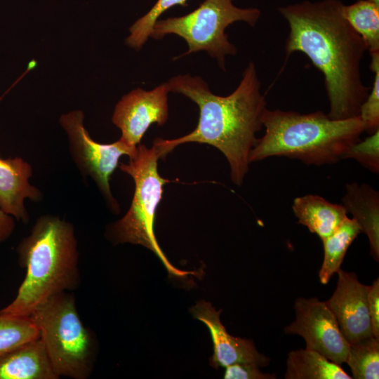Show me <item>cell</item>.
Returning <instances> with one entry per match:
<instances>
[{"instance_id":"cell-23","label":"cell","mask_w":379,"mask_h":379,"mask_svg":"<svg viewBox=\"0 0 379 379\" xmlns=\"http://www.w3.org/2000/svg\"><path fill=\"white\" fill-rule=\"evenodd\" d=\"M370 54V69L374 73L373 83L360 107L359 117L365 131L371 134L379 129V52Z\"/></svg>"},{"instance_id":"cell-26","label":"cell","mask_w":379,"mask_h":379,"mask_svg":"<svg viewBox=\"0 0 379 379\" xmlns=\"http://www.w3.org/2000/svg\"><path fill=\"white\" fill-rule=\"evenodd\" d=\"M368 307L373 335L379 339V279L370 286L368 295Z\"/></svg>"},{"instance_id":"cell-9","label":"cell","mask_w":379,"mask_h":379,"mask_svg":"<svg viewBox=\"0 0 379 379\" xmlns=\"http://www.w3.org/2000/svg\"><path fill=\"white\" fill-rule=\"evenodd\" d=\"M295 320L284 328L286 334L300 335L306 348L315 350L341 366L345 363L350 344L326 302L317 298H298L294 304Z\"/></svg>"},{"instance_id":"cell-17","label":"cell","mask_w":379,"mask_h":379,"mask_svg":"<svg viewBox=\"0 0 379 379\" xmlns=\"http://www.w3.org/2000/svg\"><path fill=\"white\" fill-rule=\"evenodd\" d=\"M286 379H352L341 366L318 352L305 348L291 351L286 359Z\"/></svg>"},{"instance_id":"cell-25","label":"cell","mask_w":379,"mask_h":379,"mask_svg":"<svg viewBox=\"0 0 379 379\" xmlns=\"http://www.w3.org/2000/svg\"><path fill=\"white\" fill-rule=\"evenodd\" d=\"M274 373H264L252 364H234L225 367V379H275Z\"/></svg>"},{"instance_id":"cell-21","label":"cell","mask_w":379,"mask_h":379,"mask_svg":"<svg viewBox=\"0 0 379 379\" xmlns=\"http://www.w3.org/2000/svg\"><path fill=\"white\" fill-rule=\"evenodd\" d=\"M39 337V331L29 317L0 313V357Z\"/></svg>"},{"instance_id":"cell-4","label":"cell","mask_w":379,"mask_h":379,"mask_svg":"<svg viewBox=\"0 0 379 379\" xmlns=\"http://www.w3.org/2000/svg\"><path fill=\"white\" fill-rule=\"evenodd\" d=\"M262 125L265 133L251 150L249 163L274 156L315 166L336 163L365 131L359 116L333 119L320 111L300 114L267 109Z\"/></svg>"},{"instance_id":"cell-19","label":"cell","mask_w":379,"mask_h":379,"mask_svg":"<svg viewBox=\"0 0 379 379\" xmlns=\"http://www.w3.org/2000/svg\"><path fill=\"white\" fill-rule=\"evenodd\" d=\"M343 13L365 41L370 53L379 52V6L370 0L343 5Z\"/></svg>"},{"instance_id":"cell-24","label":"cell","mask_w":379,"mask_h":379,"mask_svg":"<svg viewBox=\"0 0 379 379\" xmlns=\"http://www.w3.org/2000/svg\"><path fill=\"white\" fill-rule=\"evenodd\" d=\"M354 159L375 173L379 171V129L364 140H358L345 152L343 159Z\"/></svg>"},{"instance_id":"cell-10","label":"cell","mask_w":379,"mask_h":379,"mask_svg":"<svg viewBox=\"0 0 379 379\" xmlns=\"http://www.w3.org/2000/svg\"><path fill=\"white\" fill-rule=\"evenodd\" d=\"M169 92L165 82L152 91L135 88L121 98L116 105L112 119L121 130L124 141L137 147L152 124L162 126L166 123Z\"/></svg>"},{"instance_id":"cell-27","label":"cell","mask_w":379,"mask_h":379,"mask_svg":"<svg viewBox=\"0 0 379 379\" xmlns=\"http://www.w3.org/2000/svg\"><path fill=\"white\" fill-rule=\"evenodd\" d=\"M15 229V222L12 215L4 212L0 205V242L8 239Z\"/></svg>"},{"instance_id":"cell-14","label":"cell","mask_w":379,"mask_h":379,"mask_svg":"<svg viewBox=\"0 0 379 379\" xmlns=\"http://www.w3.org/2000/svg\"><path fill=\"white\" fill-rule=\"evenodd\" d=\"M40 338L0 357V379H58Z\"/></svg>"},{"instance_id":"cell-13","label":"cell","mask_w":379,"mask_h":379,"mask_svg":"<svg viewBox=\"0 0 379 379\" xmlns=\"http://www.w3.org/2000/svg\"><path fill=\"white\" fill-rule=\"evenodd\" d=\"M32 166L20 157L0 158V205L2 210L18 220L27 223L29 220L24 200L34 201L41 199V192L29 184Z\"/></svg>"},{"instance_id":"cell-5","label":"cell","mask_w":379,"mask_h":379,"mask_svg":"<svg viewBox=\"0 0 379 379\" xmlns=\"http://www.w3.org/2000/svg\"><path fill=\"white\" fill-rule=\"evenodd\" d=\"M29 317L39 331L59 378H88L93 370L95 343L79 317L73 295L55 294L38 305Z\"/></svg>"},{"instance_id":"cell-7","label":"cell","mask_w":379,"mask_h":379,"mask_svg":"<svg viewBox=\"0 0 379 379\" xmlns=\"http://www.w3.org/2000/svg\"><path fill=\"white\" fill-rule=\"evenodd\" d=\"M261 15L257 8H239L233 0H205L197 9L180 17L158 20L150 36L159 39L174 34L183 38L188 51L180 57L200 51L216 58L225 70V57L237 54V48L228 40L225 29L232 23L243 21L254 27Z\"/></svg>"},{"instance_id":"cell-2","label":"cell","mask_w":379,"mask_h":379,"mask_svg":"<svg viewBox=\"0 0 379 379\" xmlns=\"http://www.w3.org/2000/svg\"><path fill=\"white\" fill-rule=\"evenodd\" d=\"M166 83L170 92L182 94L198 105L199 118L197 126L189 134L173 140H154L153 144L162 157L182 143L212 145L226 157L232 181L241 185L248 171L250 152L258 140L255 134L263 126L267 109L254 63H248L239 86L227 96L213 93L198 76L178 75Z\"/></svg>"},{"instance_id":"cell-28","label":"cell","mask_w":379,"mask_h":379,"mask_svg":"<svg viewBox=\"0 0 379 379\" xmlns=\"http://www.w3.org/2000/svg\"><path fill=\"white\" fill-rule=\"evenodd\" d=\"M370 1L374 3L375 4L379 6V0H370Z\"/></svg>"},{"instance_id":"cell-15","label":"cell","mask_w":379,"mask_h":379,"mask_svg":"<svg viewBox=\"0 0 379 379\" xmlns=\"http://www.w3.org/2000/svg\"><path fill=\"white\" fill-rule=\"evenodd\" d=\"M347 213L359 225L361 232L368 237L370 253L379 260V195L369 185L352 182L346 185L342 199Z\"/></svg>"},{"instance_id":"cell-22","label":"cell","mask_w":379,"mask_h":379,"mask_svg":"<svg viewBox=\"0 0 379 379\" xmlns=\"http://www.w3.org/2000/svg\"><path fill=\"white\" fill-rule=\"evenodd\" d=\"M187 0H158L152 8L138 19L130 27V35L126 43L131 48L139 51L150 36L152 28L159 16L175 5H184Z\"/></svg>"},{"instance_id":"cell-6","label":"cell","mask_w":379,"mask_h":379,"mask_svg":"<svg viewBox=\"0 0 379 379\" xmlns=\"http://www.w3.org/2000/svg\"><path fill=\"white\" fill-rule=\"evenodd\" d=\"M162 158L158 147L137 146L136 152L129 157L128 164L119 167L130 175L135 182L131 205L126 215L114 223L109 236L115 243H131L151 250L162 262L169 274L185 277L194 272L175 267L167 259L157 243L154 225L158 204L162 199L163 187L170 180L158 173V160Z\"/></svg>"},{"instance_id":"cell-18","label":"cell","mask_w":379,"mask_h":379,"mask_svg":"<svg viewBox=\"0 0 379 379\" xmlns=\"http://www.w3.org/2000/svg\"><path fill=\"white\" fill-rule=\"evenodd\" d=\"M360 232L356 220L347 217L332 234L322 241L324 253L319 272L321 284H326L340 269L348 248Z\"/></svg>"},{"instance_id":"cell-16","label":"cell","mask_w":379,"mask_h":379,"mask_svg":"<svg viewBox=\"0 0 379 379\" xmlns=\"http://www.w3.org/2000/svg\"><path fill=\"white\" fill-rule=\"evenodd\" d=\"M292 209L298 219V222L306 226L321 241L332 234L347 218L343 204H333L314 194L296 197Z\"/></svg>"},{"instance_id":"cell-11","label":"cell","mask_w":379,"mask_h":379,"mask_svg":"<svg viewBox=\"0 0 379 379\" xmlns=\"http://www.w3.org/2000/svg\"><path fill=\"white\" fill-rule=\"evenodd\" d=\"M336 288L326 301L349 344L373 335L368 307L370 286L359 282L354 272L340 269Z\"/></svg>"},{"instance_id":"cell-8","label":"cell","mask_w":379,"mask_h":379,"mask_svg":"<svg viewBox=\"0 0 379 379\" xmlns=\"http://www.w3.org/2000/svg\"><path fill=\"white\" fill-rule=\"evenodd\" d=\"M83 120V112L75 110L62 114L60 124L68 135L69 151L81 173L95 180L105 199L116 211L119 206L111 193L109 179L119 158L122 155L131 157L137 147L128 145L121 138L110 144L97 142L85 129Z\"/></svg>"},{"instance_id":"cell-3","label":"cell","mask_w":379,"mask_h":379,"mask_svg":"<svg viewBox=\"0 0 379 379\" xmlns=\"http://www.w3.org/2000/svg\"><path fill=\"white\" fill-rule=\"evenodd\" d=\"M17 252L26 274L15 298L1 314L29 317L50 297L79 286L77 241L71 223L53 215L40 217Z\"/></svg>"},{"instance_id":"cell-20","label":"cell","mask_w":379,"mask_h":379,"mask_svg":"<svg viewBox=\"0 0 379 379\" xmlns=\"http://www.w3.org/2000/svg\"><path fill=\"white\" fill-rule=\"evenodd\" d=\"M345 363L352 378H379V339L371 335L350 344Z\"/></svg>"},{"instance_id":"cell-1","label":"cell","mask_w":379,"mask_h":379,"mask_svg":"<svg viewBox=\"0 0 379 379\" xmlns=\"http://www.w3.org/2000/svg\"><path fill=\"white\" fill-rule=\"evenodd\" d=\"M343 5L340 0L304 1L278 8L290 29L286 57L302 52L322 72L333 119L359 116L370 91L361 74L367 46L345 18Z\"/></svg>"},{"instance_id":"cell-12","label":"cell","mask_w":379,"mask_h":379,"mask_svg":"<svg viewBox=\"0 0 379 379\" xmlns=\"http://www.w3.org/2000/svg\"><path fill=\"white\" fill-rule=\"evenodd\" d=\"M190 312L208 328L213 347L211 366L218 369L234 364H252L259 367L269 365L270 359L257 350L252 340L229 334L220 321L221 310L218 311L210 302L200 300Z\"/></svg>"}]
</instances>
